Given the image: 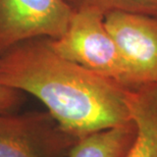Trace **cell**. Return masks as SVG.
<instances>
[{"mask_svg":"<svg viewBox=\"0 0 157 157\" xmlns=\"http://www.w3.org/2000/svg\"><path fill=\"white\" fill-rule=\"evenodd\" d=\"M0 84L35 96L75 139L133 121L131 89L61 57L46 37L21 41L0 56Z\"/></svg>","mask_w":157,"mask_h":157,"instance_id":"cell-1","label":"cell"},{"mask_svg":"<svg viewBox=\"0 0 157 157\" xmlns=\"http://www.w3.org/2000/svg\"><path fill=\"white\" fill-rule=\"evenodd\" d=\"M105 14L94 8L74 10L67 30L60 37L50 39L52 49L68 60L135 89L128 64L117 43L106 29Z\"/></svg>","mask_w":157,"mask_h":157,"instance_id":"cell-2","label":"cell"},{"mask_svg":"<svg viewBox=\"0 0 157 157\" xmlns=\"http://www.w3.org/2000/svg\"><path fill=\"white\" fill-rule=\"evenodd\" d=\"M71 13L64 0H0V56L21 41L60 37Z\"/></svg>","mask_w":157,"mask_h":157,"instance_id":"cell-3","label":"cell"},{"mask_svg":"<svg viewBox=\"0 0 157 157\" xmlns=\"http://www.w3.org/2000/svg\"><path fill=\"white\" fill-rule=\"evenodd\" d=\"M106 29L128 64L136 87L157 84V17L128 11H110Z\"/></svg>","mask_w":157,"mask_h":157,"instance_id":"cell-4","label":"cell"},{"mask_svg":"<svg viewBox=\"0 0 157 157\" xmlns=\"http://www.w3.org/2000/svg\"><path fill=\"white\" fill-rule=\"evenodd\" d=\"M76 140L48 112L0 113V157H54Z\"/></svg>","mask_w":157,"mask_h":157,"instance_id":"cell-5","label":"cell"},{"mask_svg":"<svg viewBox=\"0 0 157 157\" xmlns=\"http://www.w3.org/2000/svg\"><path fill=\"white\" fill-rule=\"evenodd\" d=\"M128 103L137 136L127 157H157V84L131 89Z\"/></svg>","mask_w":157,"mask_h":157,"instance_id":"cell-6","label":"cell"},{"mask_svg":"<svg viewBox=\"0 0 157 157\" xmlns=\"http://www.w3.org/2000/svg\"><path fill=\"white\" fill-rule=\"evenodd\" d=\"M137 136L134 121L78 138L68 157H127Z\"/></svg>","mask_w":157,"mask_h":157,"instance_id":"cell-7","label":"cell"},{"mask_svg":"<svg viewBox=\"0 0 157 157\" xmlns=\"http://www.w3.org/2000/svg\"><path fill=\"white\" fill-rule=\"evenodd\" d=\"M71 10L94 8L106 14L110 11L138 12L157 17V0H64Z\"/></svg>","mask_w":157,"mask_h":157,"instance_id":"cell-8","label":"cell"},{"mask_svg":"<svg viewBox=\"0 0 157 157\" xmlns=\"http://www.w3.org/2000/svg\"><path fill=\"white\" fill-rule=\"evenodd\" d=\"M23 101L21 92L0 84V113L12 110Z\"/></svg>","mask_w":157,"mask_h":157,"instance_id":"cell-9","label":"cell"}]
</instances>
